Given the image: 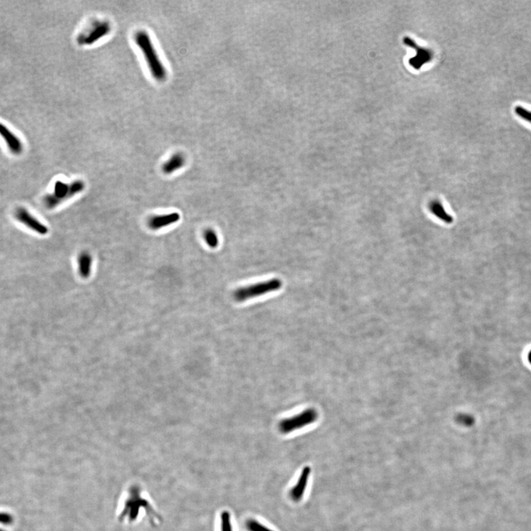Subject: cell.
Segmentation results:
<instances>
[{"mask_svg":"<svg viewBox=\"0 0 531 531\" xmlns=\"http://www.w3.org/2000/svg\"><path fill=\"white\" fill-rule=\"evenodd\" d=\"M134 40L136 45L143 53L152 76L159 81L166 79L167 76L166 69L157 55L149 35L145 31H139L135 34Z\"/></svg>","mask_w":531,"mask_h":531,"instance_id":"obj_1","label":"cell"},{"mask_svg":"<svg viewBox=\"0 0 531 531\" xmlns=\"http://www.w3.org/2000/svg\"><path fill=\"white\" fill-rule=\"evenodd\" d=\"M84 188L85 184L81 180L74 181L70 184L57 181L55 184L53 192L44 197L43 200L44 206L47 209L55 208L64 201L82 192Z\"/></svg>","mask_w":531,"mask_h":531,"instance_id":"obj_2","label":"cell"},{"mask_svg":"<svg viewBox=\"0 0 531 531\" xmlns=\"http://www.w3.org/2000/svg\"><path fill=\"white\" fill-rule=\"evenodd\" d=\"M283 286L278 278L271 279L267 281L261 282L251 286L239 288L234 292V298L238 302H244L247 299L258 298L270 292L279 290Z\"/></svg>","mask_w":531,"mask_h":531,"instance_id":"obj_3","label":"cell"},{"mask_svg":"<svg viewBox=\"0 0 531 531\" xmlns=\"http://www.w3.org/2000/svg\"><path fill=\"white\" fill-rule=\"evenodd\" d=\"M317 416L318 415L315 409H305L298 415L280 421L279 430L283 434H289L315 422Z\"/></svg>","mask_w":531,"mask_h":531,"instance_id":"obj_4","label":"cell"},{"mask_svg":"<svg viewBox=\"0 0 531 531\" xmlns=\"http://www.w3.org/2000/svg\"><path fill=\"white\" fill-rule=\"evenodd\" d=\"M14 216L18 222L36 233L41 235L48 233V228L34 217L25 207H18L15 211Z\"/></svg>","mask_w":531,"mask_h":531,"instance_id":"obj_5","label":"cell"},{"mask_svg":"<svg viewBox=\"0 0 531 531\" xmlns=\"http://www.w3.org/2000/svg\"><path fill=\"white\" fill-rule=\"evenodd\" d=\"M403 42L406 46H409V47H412V49H415V51H416V55L414 57L411 58L409 62V65L414 69H421V66L424 64L428 63L432 59L433 53L431 50L424 48L423 47H420L415 42V41L411 39L409 37H405L403 38Z\"/></svg>","mask_w":531,"mask_h":531,"instance_id":"obj_6","label":"cell"},{"mask_svg":"<svg viewBox=\"0 0 531 531\" xmlns=\"http://www.w3.org/2000/svg\"><path fill=\"white\" fill-rule=\"evenodd\" d=\"M110 31L111 26L109 22H99L90 31V33L80 36L78 38V43L82 45H92L109 34Z\"/></svg>","mask_w":531,"mask_h":531,"instance_id":"obj_7","label":"cell"},{"mask_svg":"<svg viewBox=\"0 0 531 531\" xmlns=\"http://www.w3.org/2000/svg\"><path fill=\"white\" fill-rule=\"evenodd\" d=\"M0 136L4 139L9 151L14 155H20L23 151V144L21 139L10 131L5 125L0 123Z\"/></svg>","mask_w":531,"mask_h":531,"instance_id":"obj_8","label":"cell"},{"mask_svg":"<svg viewBox=\"0 0 531 531\" xmlns=\"http://www.w3.org/2000/svg\"><path fill=\"white\" fill-rule=\"evenodd\" d=\"M310 474H311V468H310L309 466H305L302 470V472L300 473V475H299L296 485L291 489L289 495H290L291 499L294 502H299L303 498L305 489H306L307 486H308Z\"/></svg>","mask_w":531,"mask_h":531,"instance_id":"obj_9","label":"cell"},{"mask_svg":"<svg viewBox=\"0 0 531 531\" xmlns=\"http://www.w3.org/2000/svg\"><path fill=\"white\" fill-rule=\"evenodd\" d=\"M179 219H180V215L176 212L168 213V214L153 216L148 221V227L151 230L157 231V230L173 225L179 222Z\"/></svg>","mask_w":531,"mask_h":531,"instance_id":"obj_10","label":"cell"},{"mask_svg":"<svg viewBox=\"0 0 531 531\" xmlns=\"http://www.w3.org/2000/svg\"><path fill=\"white\" fill-rule=\"evenodd\" d=\"M185 164V158L180 153H176L172 156L163 166V171L166 174H170L183 167Z\"/></svg>","mask_w":531,"mask_h":531,"instance_id":"obj_11","label":"cell"},{"mask_svg":"<svg viewBox=\"0 0 531 531\" xmlns=\"http://www.w3.org/2000/svg\"><path fill=\"white\" fill-rule=\"evenodd\" d=\"M79 273L83 278H88L91 274L93 257L87 252H83L78 259Z\"/></svg>","mask_w":531,"mask_h":531,"instance_id":"obj_12","label":"cell"},{"mask_svg":"<svg viewBox=\"0 0 531 531\" xmlns=\"http://www.w3.org/2000/svg\"><path fill=\"white\" fill-rule=\"evenodd\" d=\"M430 210L432 212L434 216H437L438 219L446 223L450 224L453 221L452 216L446 213L443 206L438 201H433L430 204Z\"/></svg>","mask_w":531,"mask_h":531,"instance_id":"obj_13","label":"cell"},{"mask_svg":"<svg viewBox=\"0 0 531 531\" xmlns=\"http://www.w3.org/2000/svg\"><path fill=\"white\" fill-rule=\"evenodd\" d=\"M204 238L207 245L211 247L212 249L216 248L219 246V238H218L217 235L213 230H206L204 232Z\"/></svg>","mask_w":531,"mask_h":531,"instance_id":"obj_14","label":"cell"},{"mask_svg":"<svg viewBox=\"0 0 531 531\" xmlns=\"http://www.w3.org/2000/svg\"><path fill=\"white\" fill-rule=\"evenodd\" d=\"M455 421L460 425L464 427H472L475 423V418L474 416L467 413H460L455 416Z\"/></svg>","mask_w":531,"mask_h":531,"instance_id":"obj_15","label":"cell"},{"mask_svg":"<svg viewBox=\"0 0 531 531\" xmlns=\"http://www.w3.org/2000/svg\"><path fill=\"white\" fill-rule=\"evenodd\" d=\"M221 531H233L231 516L228 511H223L221 514Z\"/></svg>","mask_w":531,"mask_h":531,"instance_id":"obj_16","label":"cell"},{"mask_svg":"<svg viewBox=\"0 0 531 531\" xmlns=\"http://www.w3.org/2000/svg\"><path fill=\"white\" fill-rule=\"evenodd\" d=\"M246 528L249 531H274L253 519L247 520L246 523Z\"/></svg>","mask_w":531,"mask_h":531,"instance_id":"obj_17","label":"cell"},{"mask_svg":"<svg viewBox=\"0 0 531 531\" xmlns=\"http://www.w3.org/2000/svg\"><path fill=\"white\" fill-rule=\"evenodd\" d=\"M514 110L520 118L531 124V111L521 106H517Z\"/></svg>","mask_w":531,"mask_h":531,"instance_id":"obj_18","label":"cell"},{"mask_svg":"<svg viewBox=\"0 0 531 531\" xmlns=\"http://www.w3.org/2000/svg\"><path fill=\"white\" fill-rule=\"evenodd\" d=\"M13 522V517L10 514L6 513H0V523L1 524L9 525Z\"/></svg>","mask_w":531,"mask_h":531,"instance_id":"obj_19","label":"cell"},{"mask_svg":"<svg viewBox=\"0 0 531 531\" xmlns=\"http://www.w3.org/2000/svg\"><path fill=\"white\" fill-rule=\"evenodd\" d=\"M528 359H529V363L531 364V351L529 352V356H528Z\"/></svg>","mask_w":531,"mask_h":531,"instance_id":"obj_20","label":"cell"},{"mask_svg":"<svg viewBox=\"0 0 531 531\" xmlns=\"http://www.w3.org/2000/svg\"><path fill=\"white\" fill-rule=\"evenodd\" d=\"M0 531H3V530H1V529H0Z\"/></svg>","mask_w":531,"mask_h":531,"instance_id":"obj_21","label":"cell"}]
</instances>
